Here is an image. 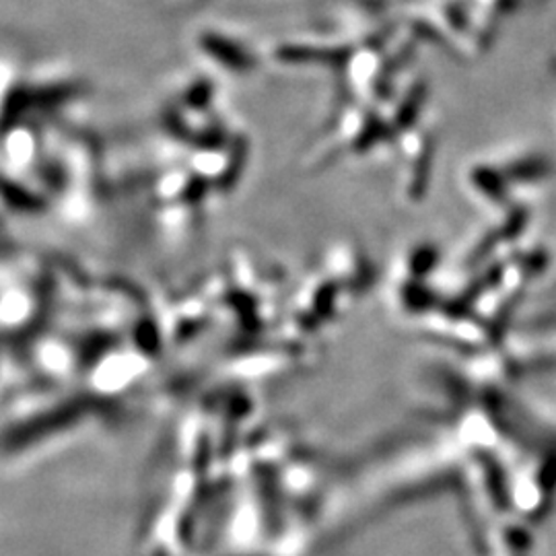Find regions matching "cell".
Returning a JSON list of instances; mask_svg holds the SVG:
<instances>
[]
</instances>
